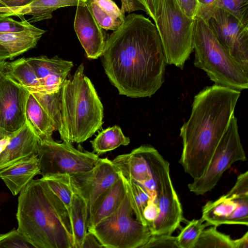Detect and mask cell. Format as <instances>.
Here are the masks:
<instances>
[{
  "mask_svg": "<svg viewBox=\"0 0 248 248\" xmlns=\"http://www.w3.org/2000/svg\"><path fill=\"white\" fill-rule=\"evenodd\" d=\"M105 72L120 95L151 97L164 82L166 59L155 25L132 13L107 38L101 56Z\"/></svg>",
  "mask_w": 248,
  "mask_h": 248,
  "instance_id": "cell-1",
  "label": "cell"
},
{
  "mask_svg": "<svg viewBox=\"0 0 248 248\" xmlns=\"http://www.w3.org/2000/svg\"><path fill=\"white\" fill-rule=\"evenodd\" d=\"M241 92L214 84L194 98L188 120L180 128L183 150L179 163L193 179L205 172L226 131Z\"/></svg>",
  "mask_w": 248,
  "mask_h": 248,
  "instance_id": "cell-2",
  "label": "cell"
},
{
  "mask_svg": "<svg viewBox=\"0 0 248 248\" xmlns=\"http://www.w3.org/2000/svg\"><path fill=\"white\" fill-rule=\"evenodd\" d=\"M16 217L18 231L35 248H75L69 211L41 178L20 192Z\"/></svg>",
  "mask_w": 248,
  "mask_h": 248,
  "instance_id": "cell-3",
  "label": "cell"
},
{
  "mask_svg": "<svg viewBox=\"0 0 248 248\" xmlns=\"http://www.w3.org/2000/svg\"><path fill=\"white\" fill-rule=\"evenodd\" d=\"M80 64L61 88L62 124L58 131L65 142L80 143L92 137L103 124V106Z\"/></svg>",
  "mask_w": 248,
  "mask_h": 248,
  "instance_id": "cell-4",
  "label": "cell"
},
{
  "mask_svg": "<svg viewBox=\"0 0 248 248\" xmlns=\"http://www.w3.org/2000/svg\"><path fill=\"white\" fill-rule=\"evenodd\" d=\"M194 65L215 84L241 91L248 88V72L230 55L208 24L196 16L193 31Z\"/></svg>",
  "mask_w": 248,
  "mask_h": 248,
  "instance_id": "cell-5",
  "label": "cell"
},
{
  "mask_svg": "<svg viewBox=\"0 0 248 248\" xmlns=\"http://www.w3.org/2000/svg\"><path fill=\"white\" fill-rule=\"evenodd\" d=\"M154 21L159 33L166 63L183 69L193 50L194 20L182 11L176 0H154Z\"/></svg>",
  "mask_w": 248,
  "mask_h": 248,
  "instance_id": "cell-6",
  "label": "cell"
},
{
  "mask_svg": "<svg viewBox=\"0 0 248 248\" xmlns=\"http://www.w3.org/2000/svg\"><path fill=\"white\" fill-rule=\"evenodd\" d=\"M88 231L105 248H142L152 235L149 228L135 217L127 189L118 208Z\"/></svg>",
  "mask_w": 248,
  "mask_h": 248,
  "instance_id": "cell-7",
  "label": "cell"
},
{
  "mask_svg": "<svg viewBox=\"0 0 248 248\" xmlns=\"http://www.w3.org/2000/svg\"><path fill=\"white\" fill-rule=\"evenodd\" d=\"M247 160L238 132L237 120L232 116L203 174L188 185L191 192L203 195L217 185L223 173L234 163Z\"/></svg>",
  "mask_w": 248,
  "mask_h": 248,
  "instance_id": "cell-8",
  "label": "cell"
},
{
  "mask_svg": "<svg viewBox=\"0 0 248 248\" xmlns=\"http://www.w3.org/2000/svg\"><path fill=\"white\" fill-rule=\"evenodd\" d=\"M37 155L42 176L64 173L72 175L87 172L101 158L93 153L83 152L70 143H58L53 139L40 141Z\"/></svg>",
  "mask_w": 248,
  "mask_h": 248,
  "instance_id": "cell-9",
  "label": "cell"
},
{
  "mask_svg": "<svg viewBox=\"0 0 248 248\" xmlns=\"http://www.w3.org/2000/svg\"><path fill=\"white\" fill-rule=\"evenodd\" d=\"M208 24L232 58L248 72V25L219 8Z\"/></svg>",
  "mask_w": 248,
  "mask_h": 248,
  "instance_id": "cell-10",
  "label": "cell"
},
{
  "mask_svg": "<svg viewBox=\"0 0 248 248\" xmlns=\"http://www.w3.org/2000/svg\"><path fill=\"white\" fill-rule=\"evenodd\" d=\"M30 92L6 73L0 74V128L13 133L27 122L26 108Z\"/></svg>",
  "mask_w": 248,
  "mask_h": 248,
  "instance_id": "cell-11",
  "label": "cell"
},
{
  "mask_svg": "<svg viewBox=\"0 0 248 248\" xmlns=\"http://www.w3.org/2000/svg\"><path fill=\"white\" fill-rule=\"evenodd\" d=\"M120 177V171L112 160L108 158H100L89 171L71 175L73 188L80 193L87 203L88 219L98 198Z\"/></svg>",
  "mask_w": 248,
  "mask_h": 248,
  "instance_id": "cell-12",
  "label": "cell"
},
{
  "mask_svg": "<svg viewBox=\"0 0 248 248\" xmlns=\"http://www.w3.org/2000/svg\"><path fill=\"white\" fill-rule=\"evenodd\" d=\"M170 169L165 171L157 183L158 214L149 227L152 235L171 234L183 219V210L172 185Z\"/></svg>",
  "mask_w": 248,
  "mask_h": 248,
  "instance_id": "cell-13",
  "label": "cell"
},
{
  "mask_svg": "<svg viewBox=\"0 0 248 248\" xmlns=\"http://www.w3.org/2000/svg\"><path fill=\"white\" fill-rule=\"evenodd\" d=\"M149 147L142 145L129 153L118 155L112 161L124 178L141 185L156 201L157 186L151 170Z\"/></svg>",
  "mask_w": 248,
  "mask_h": 248,
  "instance_id": "cell-14",
  "label": "cell"
},
{
  "mask_svg": "<svg viewBox=\"0 0 248 248\" xmlns=\"http://www.w3.org/2000/svg\"><path fill=\"white\" fill-rule=\"evenodd\" d=\"M202 219L208 225H248V197L235 198L224 195L208 202L202 208Z\"/></svg>",
  "mask_w": 248,
  "mask_h": 248,
  "instance_id": "cell-15",
  "label": "cell"
},
{
  "mask_svg": "<svg viewBox=\"0 0 248 248\" xmlns=\"http://www.w3.org/2000/svg\"><path fill=\"white\" fill-rule=\"evenodd\" d=\"M77 8L74 29L87 57L96 59L101 57L107 40L105 32L97 24L85 2Z\"/></svg>",
  "mask_w": 248,
  "mask_h": 248,
  "instance_id": "cell-16",
  "label": "cell"
},
{
  "mask_svg": "<svg viewBox=\"0 0 248 248\" xmlns=\"http://www.w3.org/2000/svg\"><path fill=\"white\" fill-rule=\"evenodd\" d=\"M33 67L43 92L51 93L59 91L73 67L71 61L57 56L49 58L42 55L26 58Z\"/></svg>",
  "mask_w": 248,
  "mask_h": 248,
  "instance_id": "cell-17",
  "label": "cell"
},
{
  "mask_svg": "<svg viewBox=\"0 0 248 248\" xmlns=\"http://www.w3.org/2000/svg\"><path fill=\"white\" fill-rule=\"evenodd\" d=\"M39 140L27 122L13 135L0 154V170L16 162L37 155Z\"/></svg>",
  "mask_w": 248,
  "mask_h": 248,
  "instance_id": "cell-18",
  "label": "cell"
},
{
  "mask_svg": "<svg viewBox=\"0 0 248 248\" xmlns=\"http://www.w3.org/2000/svg\"><path fill=\"white\" fill-rule=\"evenodd\" d=\"M46 31L31 24L21 31L0 33V61L12 60L35 47Z\"/></svg>",
  "mask_w": 248,
  "mask_h": 248,
  "instance_id": "cell-19",
  "label": "cell"
},
{
  "mask_svg": "<svg viewBox=\"0 0 248 248\" xmlns=\"http://www.w3.org/2000/svg\"><path fill=\"white\" fill-rule=\"evenodd\" d=\"M39 174V161L37 155H34L1 170L0 178L13 195L16 196Z\"/></svg>",
  "mask_w": 248,
  "mask_h": 248,
  "instance_id": "cell-20",
  "label": "cell"
},
{
  "mask_svg": "<svg viewBox=\"0 0 248 248\" xmlns=\"http://www.w3.org/2000/svg\"><path fill=\"white\" fill-rule=\"evenodd\" d=\"M126 193L123 176L120 177L96 201L88 221V229L113 213L120 206Z\"/></svg>",
  "mask_w": 248,
  "mask_h": 248,
  "instance_id": "cell-21",
  "label": "cell"
},
{
  "mask_svg": "<svg viewBox=\"0 0 248 248\" xmlns=\"http://www.w3.org/2000/svg\"><path fill=\"white\" fill-rule=\"evenodd\" d=\"M26 116L27 122L40 141L53 139L56 129L52 122L31 92L27 99Z\"/></svg>",
  "mask_w": 248,
  "mask_h": 248,
  "instance_id": "cell-22",
  "label": "cell"
},
{
  "mask_svg": "<svg viewBox=\"0 0 248 248\" xmlns=\"http://www.w3.org/2000/svg\"><path fill=\"white\" fill-rule=\"evenodd\" d=\"M83 2L81 0H34L29 4L16 10L11 16H32L27 20L31 24L51 19L52 13L59 8L78 6Z\"/></svg>",
  "mask_w": 248,
  "mask_h": 248,
  "instance_id": "cell-23",
  "label": "cell"
},
{
  "mask_svg": "<svg viewBox=\"0 0 248 248\" xmlns=\"http://www.w3.org/2000/svg\"><path fill=\"white\" fill-rule=\"evenodd\" d=\"M69 214L75 248H81L84 236L88 232V211L85 199L74 188Z\"/></svg>",
  "mask_w": 248,
  "mask_h": 248,
  "instance_id": "cell-24",
  "label": "cell"
},
{
  "mask_svg": "<svg viewBox=\"0 0 248 248\" xmlns=\"http://www.w3.org/2000/svg\"><path fill=\"white\" fill-rule=\"evenodd\" d=\"M6 73L30 92H43L33 67L26 58L6 62Z\"/></svg>",
  "mask_w": 248,
  "mask_h": 248,
  "instance_id": "cell-25",
  "label": "cell"
},
{
  "mask_svg": "<svg viewBox=\"0 0 248 248\" xmlns=\"http://www.w3.org/2000/svg\"><path fill=\"white\" fill-rule=\"evenodd\" d=\"M130 142V139L124 135L121 128L117 125L102 131L91 141L93 152L97 155L111 151L121 145H127Z\"/></svg>",
  "mask_w": 248,
  "mask_h": 248,
  "instance_id": "cell-26",
  "label": "cell"
},
{
  "mask_svg": "<svg viewBox=\"0 0 248 248\" xmlns=\"http://www.w3.org/2000/svg\"><path fill=\"white\" fill-rule=\"evenodd\" d=\"M124 178L135 217L143 225L148 226L143 212L151 201H155L152 199L148 192L141 185L131 180Z\"/></svg>",
  "mask_w": 248,
  "mask_h": 248,
  "instance_id": "cell-27",
  "label": "cell"
},
{
  "mask_svg": "<svg viewBox=\"0 0 248 248\" xmlns=\"http://www.w3.org/2000/svg\"><path fill=\"white\" fill-rule=\"evenodd\" d=\"M52 191L64 204L70 212L74 188L71 175L68 174H56L42 176ZM70 215V214H69Z\"/></svg>",
  "mask_w": 248,
  "mask_h": 248,
  "instance_id": "cell-28",
  "label": "cell"
},
{
  "mask_svg": "<svg viewBox=\"0 0 248 248\" xmlns=\"http://www.w3.org/2000/svg\"><path fill=\"white\" fill-rule=\"evenodd\" d=\"M31 93L51 119L56 130L59 131L62 124L61 89L51 93L43 92Z\"/></svg>",
  "mask_w": 248,
  "mask_h": 248,
  "instance_id": "cell-29",
  "label": "cell"
},
{
  "mask_svg": "<svg viewBox=\"0 0 248 248\" xmlns=\"http://www.w3.org/2000/svg\"><path fill=\"white\" fill-rule=\"evenodd\" d=\"M216 226L204 229L194 248H235L234 240L230 235L219 232Z\"/></svg>",
  "mask_w": 248,
  "mask_h": 248,
  "instance_id": "cell-30",
  "label": "cell"
},
{
  "mask_svg": "<svg viewBox=\"0 0 248 248\" xmlns=\"http://www.w3.org/2000/svg\"><path fill=\"white\" fill-rule=\"evenodd\" d=\"M201 217L193 219L183 228L177 237L178 248H194L202 231L209 226Z\"/></svg>",
  "mask_w": 248,
  "mask_h": 248,
  "instance_id": "cell-31",
  "label": "cell"
},
{
  "mask_svg": "<svg viewBox=\"0 0 248 248\" xmlns=\"http://www.w3.org/2000/svg\"><path fill=\"white\" fill-rule=\"evenodd\" d=\"M85 3L95 21L103 29L115 31L124 21L115 17L105 12L93 0H86Z\"/></svg>",
  "mask_w": 248,
  "mask_h": 248,
  "instance_id": "cell-32",
  "label": "cell"
},
{
  "mask_svg": "<svg viewBox=\"0 0 248 248\" xmlns=\"http://www.w3.org/2000/svg\"><path fill=\"white\" fill-rule=\"evenodd\" d=\"M218 6L248 25V0H218Z\"/></svg>",
  "mask_w": 248,
  "mask_h": 248,
  "instance_id": "cell-33",
  "label": "cell"
},
{
  "mask_svg": "<svg viewBox=\"0 0 248 248\" xmlns=\"http://www.w3.org/2000/svg\"><path fill=\"white\" fill-rule=\"evenodd\" d=\"M35 248L18 230L0 234V248Z\"/></svg>",
  "mask_w": 248,
  "mask_h": 248,
  "instance_id": "cell-34",
  "label": "cell"
},
{
  "mask_svg": "<svg viewBox=\"0 0 248 248\" xmlns=\"http://www.w3.org/2000/svg\"><path fill=\"white\" fill-rule=\"evenodd\" d=\"M18 17L20 21L14 20L9 17H0V33L21 31L31 25L24 16Z\"/></svg>",
  "mask_w": 248,
  "mask_h": 248,
  "instance_id": "cell-35",
  "label": "cell"
},
{
  "mask_svg": "<svg viewBox=\"0 0 248 248\" xmlns=\"http://www.w3.org/2000/svg\"><path fill=\"white\" fill-rule=\"evenodd\" d=\"M176 240L177 237L171 234L152 235L142 248H178Z\"/></svg>",
  "mask_w": 248,
  "mask_h": 248,
  "instance_id": "cell-36",
  "label": "cell"
},
{
  "mask_svg": "<svg viewBox=\"0 0 248 248\" xmlns=\"http://www.w3.org/2000/svg\"><path fill=\"white\" fill-rule=\"evenodd\" d=\"M232 198L248 197V171L240 174L232 189L226 194Z\"/></svg>",
  "mask_w": 248,
  "mask_h": 248,
  "instance_id": "cell-37",
  "label": "cell"
},
{
  "mask_svg": "<svg viewBox=\"0 0 248 248\" xmlns=\"http://www.w3.org/2000/svg\"><path fill=\"white\" fill-rule=\"evenodd\" d=\"M218 8V0H201L196 16L208 24Z\"/></svg>",
  "mask_w": 248,
  "mask_h": 248,
  "instance_id": "cell-38",
  "label": "cell"
},
{
  "mask_svg": "<svg viewBox=\"0 0 248 248\" xmlns=\"http://www.w3.org/2000/svg\"><path fill=\"white\" fill-rule=\"evenodd\" d=\"M34 0H0V17L11 16L16 10L23 7Z\"/></svg>",
  "mask_w": 248,
  "mask_h": 248,
  "instance_id": "cell-39",
  "label": "cell"
},
{
  "mask_svg": "<svg viewBox=\"0 0 248 248\" xmlns=\"http://www.w3.org/2000/svg\"><path fill=\"white\" fill-rule=\"evenodd\" d=\"M105 12L110 15L124 21L125 18L120 8L112 0H93Z\"/></svg>",
  "mask_w": 248,
  "mask_h": 248,
  "instance_id": "cell-40",
  "label": "cell"
},
{
  "mask_svg": "<svg viewBox=\"0 0 248 248\" xmlns=\"http://www.w3.org/2000/svg\"><path fill=\"white\" fill-rule=\"evenodd\" d=\"M182 11L188 18L194 20L199 5V0H176Z\"/></svg>",
  "mask_w": 248,
  "mask_h": 248,
  "instance_id": "cell-41",
  "label": "cell"
},
{
  "mask_svg": "<svg viewBox=\"0 0 248 248\" xmlns=\"http://www.w3.org/2000/svg\"><path fill=\"white\" fill-rule=\"evenodd\" d=\"M122 12L125 14V12L131 13L132 12L142 10L146 12V9L144 6L137 0H121Z\"/></svg>",
  "mask_w": 248,
  "mask_h": 248,
  "instance_id": "cell-42",
  "label": "cell"
},
{
  "mask_svg": "<svg viewBox=\"0 0 248 248\" xmlns=\"http://www.w3.org/2000/svg\"><path fill=\"white\" fill-rule=\"evenodd\" d=\"M105 248L97 237L92 232L88 231L83 239L81 248Z\"/></svg>",
  "mask_w": 248,
  "mask_h": 248,
  "instance_id": "cell-43",
  "label": "cell"
},
{
  "mask_svg": "<svg viewBox=\"0 0 248 248\" xmlns=\"http://www.w3.org/2000/svg\"><path fill=\"white\" fill-rule=\"evenodd\" d=\"M140 2L146 9V13L153 20L155 16V5L154 0H137Z\"/></svg>",
  "mask_w": 248,
  "mask_h": 248,
  "instance_id": "cell-44",
  "label": "cell"
},
{
  "mask_svg": "<svg viewBox=\"0 0 248 248\" xmlns=\"http://www.w3.org/2000/svg\"><path fill=\"white\" fill-rule=\"evenodd\" d=\"M235 248H248V232L241 238L234 240Z\"/></svg>",
  "mask_w": 248,
  "mask_h": 248,
  "instance_id": "cell-45",
  "label": "cell"
},
{
  "mask_svg": "<svg viewBox=\"0 0 248 248\" xmlns=\"http://www.w3.org/2000/svg\"><path fill=\"white\" fill-rule=\"evenodd\" d=\"M13 133H8L4 137L0 139V154L5 149L10 140Z\"/></svg>",
  "mask_w": 248,
  "mask_h": 248,
  "instance_id": "cell-46",
  "label": "cell"
},
{
  "mask_svg": "<svg viewBox=\"0 0 248 248\" xmlns=\"http://www.w3.org/2000/svg\"><path fill=\"white\" fill-rule=\"evenodd\" d=\"M6 64V61H0V74L4 70Z\"/></svg>",
  "mask_w": 248,
  "mask_h": 248,
  "instance_id": "cell-47",
  "label": "cell"
},
{
  "mask_svg": "<svg viewBox=\"0 0 248 248\" xmlns=\"http://www.w3.org/2000/svg\"><path fill=\"white\" fill-rule=\"evenodd\" d=\"M9 132H6L0 128V139L4 137Z\"/></svg>",
  "mask_w": 248,
  "mask_h": 248,
  "instance_id": "cell-48",
  "label": "cell"
},
{
  "mask_svg": "<svg viewBox=\"0 0 248 248\" xmlns=\"http://www.w3.org/2000/svg\"><path fill=\"white\" fill-rule=\"evenodd\" d=\"M82 0L84 2H86V0Z\"/></svg>",
  "mask_w": 248,
  "mask_h": 248,
  "instance_id": "cell-49",
  "label": "cell"
},
{
  "mask_svg": "<svg viewBox=\"0 0 248 248\" xmlns=\"http://www.w3.org/2000/svg\"><path fill=\"white\" fill-rule=\"evenodd\" d=\"M200 0H199V1H200Z\"/></svg>",
  "mask_w": 248,
  "mask_h": 248,
  "instance_id": "cell-50",
  "label": "cell"
},
{
  "mask_svg": "<svg viewBox=\"0 0 248 248\" xmlns=\"http://www.w3.org/2000/svg\"></svg>",
  "mask_w": 248,
  "mask_h": 248,
  "instance_id": "cell-51",
  "label": "cell"
}]
</instances>
